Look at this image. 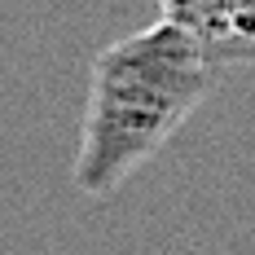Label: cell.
<instances>
[{"label": "cell", "mask_w": 255, "mask_h": 255, "mask_svg": "<svg viewBox=\"0 0 255 255\" xmlns=\"http://www.w3.org/2000/svg\"><path fill=\"white\" fill-rule=\"evenodd\" d=\"M216 53L167 18L106 44L88 66V106L71 180L84 198H110L163 150L220 79Z\"/></svg>", "instance_id": "6da1fadb"}]
</instances>
